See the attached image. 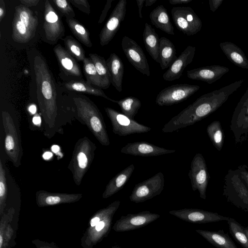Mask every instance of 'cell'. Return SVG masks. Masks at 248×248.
Wrapping results in <instances>:
<instances>
[{
  "mask_svg": "<svg viewBox=\"0 0 248 248\" xmlns=\"http://www.w3.org/2000/svg\"><path fill=\"white\" fill-rule=\"evenodd\" d=\"M6 14V7L4 0H0V22L3 19Z\"/></svg>",
  "mask_w": 248,
  "mask_h": 248,
  "instance_id": "f6af8a7d",
  "label": "cell"
},
{
  "mask_svg": "<svg viewBox=\"0 0 248 248\" xmlns=\"http://www.w3.org/2000/svg\"><path fill=\"white\" fill-rule=\"evenodd\" d=\"M106 225H110L109 224L106 225V223L105 220L101 221L100 220L98 224L95 226V230L97 232H100L102 230L105 229V227Z\"/></svg>",
  "mask_w": 248,
  "mask_h": 248,
  "instance_id": "7dc6e473",
  "label": "cell"
},
{
  "mask_svg": "<svg viewBox=\"0 0 248 248\" xmlns=\"http://www.w3.org/2000/svg\"><path fill=\"white\" fill-rule=\"evenodd\" d=\"M229 71V69L225 66L219 65H213L201 67L187 71L188 78L204 81L212 84Z\"/></svg>",
  "mask_w": 248,
  "mask_h": 248,
  "instance_id": "44dd1931",
  "label": "cell"
},
{
  "mask_svg": "<svg viewBox=\"0 0 248 248\" xmlns=\"http://www.w3.org/2000/svg\"><path fill=\"white\" fill-rule=\"evenodd\" d=\"M43 29L46 39L53 43L64 35L63 22L48 0L45 2Z\"/></svg>",
  "mask_w": 248,
  "mask_h": 248,
  "instance_id": "e0dca14e",
  "label": "cell"
},
{
  "mask_svg": "<svg viewBox=\"0 0 248 248\" xmlns=\"http://www.w3.org/2000/svg\"><path fill=\"white\" fill-rule=\"evenodd\" d=\"M83 62V67L87 82L92 85L102 88V84L95 66L90 58L86 57Z\"/></svg>",
  "mask_w": 248,
  "mask_h": 248,
  "instance_id": "8d00e7d4",
  "label": "cell"
},
{
  "mask_svg": "<svg viewBox=\"0 0 248 248\" xmlns=\"http://www.w3.org/2000/svg\"><path fill=\"white\" fill-rule=\"evenodd\" d=\"M120 107L122 113L133 119L141 106L140 101L134 96H127L119 100H112Z\"/></svg>",
  "mask_w": 248,
  "mask_h": 248,
  "instance_id": "d6a6232c",
  "label": "cell"
},
{
  "mask_svg": "<svg viewBox=\"0 0 248 248\" xmlns=\"http://www.w3.org/2000/svg\"><path fill=\"white\" fill-rule=\"evenodd\" d=\"M230 233L233 237L244 248H248V237L244 228L232 218L227 221Z\"/></svg>",
  "mask_w": 248,
  "mask_h": 248,
  "instance_id": "e575fe53",
  "label": "cell"
},
{
  "mask_svg": "<svg viewBox=\"0 0 248 248\" xmlns=\"http://www.w3.org/2000/svg\"><path fill=\"white\" fill-rule=\"evenodd\" d=\"M126 0H120L113 10L99 34L100 44L102 46L108 45L118 31L126 15Z\"/></svg>",
  "mask_w": 248,
  "mask_h": 248,
  "instance_id": "5bb4252c",
  "label": "cell"
},
{
  "mask_svg": "<svg viewBox=\"0 0 248 248\" xmlns=\"http://www.w3.org/2000/svg\"><path fill=\"white\" fill-rule=\"evenodd\" d=\"M96 149V145L87 137L79 139L75 144L68 168L77 186L81 184L93 161Z\"/></svg>",
  "mask_w": 248,
  "mask_h": 248,
  "instance_id": "5b68a950",
  "label": "cell"
},
{
  "mask_svg": "<svg viewBox=\"0 0 248 248\" xmlns=\"http://www.w3.org/2000/svg\"><path fill=\"white\" fill-rule=\"evenodd\" d=\"M2 241H3L2 237L1 235H0V248L1 247L2 244Z\"/></svg>",
  "mask_w": 248,
  "mask_h": 248,
  "instance_id": "6f0895ef",
  "label": "cell"
},
{
  "mask_svg": "<svg viewBox=\"0 0 248 248\" xmlns=\"http://www.w3.org/2000/svg\"><path fill=\"white\" fill-rule=\"evenodd\" d=\"M169 213L183 221L199 224L222 220L228 221L230 218L220 215L217 213L196 208L173 210L170 211Z\"/></svg>",
  "mask_w": 248,
  "mask_h": 248,
  "instance_id": "ac0fdd59",
  "label": "cell"
},
{
  "mask_svg": "<svg viewBox=\"0 0 248 248\" xmlns=\"http://www.w3.org/2000/svg\"><path fill=\"white\" fill-rule=\"evenodd\" d=\"M151 23L170 35H174V28L170 21L167 9L162 5L155 7L150 14Z\"/></svg>",
  "mask_w": 248,
  "mask_h": 248,
  "instance_id": "d4e9b609",
  "label": "cell"
},
{
  "mask_svg": "<svg viewBox=\"0 0 248 248\" xmlns=\"http://www.w3.org/2000/svg\"><path fill=\"white\" fill-rule=\"evenodd\" d=\"M100 218L99 217H94L93 219H92L91 221V225L92 227L95 226L100 221Z\"/></svg>",
  "mask_w": 248,
  "mask_h": 248,
  "instance_id": "f907efd6",
  "label": "cell"
},
{
  "mask_svg": "<svg viewBox=\"0 0 248 248\" xmlns=\"http://www.w3.org/2000/svg\"><path fill=\"white\" fill-rule=\"evenodd\" d=\"M66 21L71 32L79 41L87 47L92 46L90 32L81 23L75 18H66Z\"/></svg>",
  "mask_w": 248,
  "mask_h": 248,
  "instance_id": "1f68e13d",
  "label": "cell"
},
{
  "mask_svg": "<svg viewBox=\"0 0 248 248\" xmlns=\"http://www.w3.org/2000/svg\"><path fill=\"white\" fill-rule=\"evenodd\" d=\"M106 61L110 75L111 83L116 90L120 93L123 90L122 84L124 72L123 62L115 53L110 54Z\"/></svg>",
  "mask_w": 248,
  "mask_h": 248,
  "instance_id": "603a6c76",
  "label": "cell"
},
{
  "mask_svg": "<svg viewBox=\"0 0 248 248\" xmlns=\"http://www.w3.org/2000/svg\"><path fill=\"white\" fill-rule=\"evenodd\" d=\"M32 123L36 125H38L41 123V118L40 115L36 114L32 119Z\"/></svg>",
  "mask_w": 248,
  "mask_h": 248,
  "instance_id": "681fc988",
  "label": "cell"
},
{
  "mask_svg": "<svg viewBox=\"0 0 248 248\" xmlns=\"http://www.w3.org/2000/svg\"><path fill=\"white\" fill-rule=\"evenodd\" d=\"M28 110L31 114H34L36 112V107L35 105L31 104L29 106Z\"/></svg>",
  "mask_w": 248,
  "mask_h": 248,
  "instance_id": "f5cc1de1",
  "label": "cell"
},
{
  "mask_svg": "<svg viewBox=\"0 0 248 248\" xmlns=\"http://www.w3.org/2000/svg\"><path fill=\"white\" fill-rule=\"evenodd\" d=\"M223 195L228 202L248 212V186L237 168L230 169L225 176Z\"/></svg>",
  "mask_w": 248,
  "mask_h": 248,
  "instance_id": "8992f818",
  "label": "cell"
},
{
  "mask_svg": "<svg viewBox=\"0 0 248 248\" xmlns=\"http://www.w3.org/2000/svg\"><path fill=\"white\" fill-rule=\"evenodd\" d=\"M219 46L227 58L236 66L248 69V59L243 50L233 43L224 42Z\"/></svg>",
  "mask_w": 248,
  "mask_h": 248,
  "instance_id": "4316f807",
  "label": "cell"
},
{
  "mask_svg": "<svg viewBox=\"0 0 248 248\" xmlns=\"http://www.w3.org/2000/svg\"><path fill=\"white\" fill-rule=\"evenodd\" d=\"M223 2V0H209L210 9L212 12H215Z\"/></svg>",
  "mask_w": 248,
  "mask_h": 248,
  "instance_id": "7bdbcfd3",
  "label": "cell"
},
{
  "mask_svg": "<svg viewBox=\"0 0 248 248\" xmlns=\"http://www.w3.org/2000/svg\"><path fill=\"white\" fill-rule=\"evenodd\" d=\"M39 0H21L20 2L22 5H24L27 7L35 6L39 3Z\"/></svg>",
  "mask_w": 248,
  "mask_h": 248,
  "instance_id": "ee69618b",
  "label": "cell"
},
{
  "mask_svg": "<svg viewBox=\"0 0 248 248\" xmlns=\"http://www.w3.org/2000/svg\"><path fill=\"white\" fill-rule=\"evenodd\" d=\"M192 1V0H170V4L175 5L179 4H187Z\"/></svg>",
  "mask_w": 248,
  "mask_h": 248,
  "instance_id": "c3c4849f",
  "label": "cell"
},
{
  "mask_svg": "<svg viewBox=\"0 0 248 248\" xmlns=\"http://www.w3.org/2000/svg\"><path fill=\"white\" fill-rule=\"evenodd\" d=\"M184 248H186V247H184Z\"/></svg>",
  "mask_w": 248,
  "mask_h": 248,
  "instance_id": "91938a15",
  "label": "cell"
},
{
  "mask_svg": "<svg viewBox=\"0 0 248 248\" xmlns=\"http://www.w3.org/2000/svg\"><path fill=\"white\" fill-rule=\"evenodd\" d=\"M90 58L93 61L102 84L103 89H108L111 83L110 75L107 61L104 57L95 53H90Z\"/></svg>",
  "mask_w": 248,
  "mask_h": 248,
  "instance_id": "4dcf8cb0",
  "label": "cell"
},
{
  "mask_svg": "<svg viewBox=\"0 0 248 248\" xmlns=\"http://www.w3.org/2000/svg\"><path fill=\"white\" fill-rule=\"evenodd\" d=\"M244 230H245V232L248 237V226L245 228H244Z\"/></svg>",
  "mask_w": 248,
  "mask_h": 248,
  "instance_id": "9f6ffc18",
  "label": "cell"
},
{
  "mask_svg": "<svg viewBox=\"0 0 248 248\" xmlns=\"http://www.w3.org/2000/svg\"><path fill=\"white\" fill-rule=\"evenodd\" d=\"M171 14L175 26L184 34L191 36L201 31L202 21L191 7H174Z\"/></svg>",
  "mask_w": 248,
  "mask_h": 248,
  "instance_id": "8fae6325",
  "label": "cell"
},
{
  "mask_svg": "<svg viewBox=\"0 0 248 248\" xmlns=\"http://www.w3.org/2000/svg\"><path fill=\"white\" fill-rule=\"evenodd\" d=\"M243 82L244 79H240L202 95L172 117L164 125L162 131L171 133L192 125L206 118L220 108Z\"/></svg>",
  "mask_w": 248,
  "mask_h": 248,
  "instance_id": "7a4b0ae2",
  "label": "cell"
},
{
  "mask_svg": "<svg viewBox=\"0 0 248 248\" xmlns=\"http://www.w3.org/2000/svg\"><path fill=\"white\" fill-rule=\"evenodd\" d=\"M159 39L155 29L148 23H145L143 32V43L149 54L159 63L160 62L159 55Z\"/></svg>",
  "mask_w": 248,
  "mask_h": 248,
  "instance_id": "83f0119b",
  "label": "cell"
},
{
  "mask_svg": "<svg viewBox=\"0 0 248 248\" xmlns=\"http://www.w3.org/2000/svg\"><path fill=\"white\" fill-rule=\"evenodd\" d=\"M69 2L82 12L87 15L90 14V5L87 0H70Z\"/></svg>",
  "mask_w": 248,
  "mask_h": 248,
  "instance_id": "ab89813d",
  "label": "cell"
},
{
  "mask_svg": "<svg viewBox=\"0 0 248 248\" xmlns=\"http://www.w3.org/2000/svg\"><path fill=\"white\" fill-rule=\"evenodd\" d=\"M53 156V154L50 152H45L43 155V157L46 160H49Z\"/></svg>",
  "mask_w": 248,
  "mask_h": 248,
  "instance_id": "816d5d0a",
  "label": "cell"
},
{
  "mask_svg": "<svg viewBox=\"0 0 248 248\" xmlns=\"http://www.w3.org/2000/svg\"><path fill=\"white\" fill-rule=\"evenodd\" d=\"M230 128L236 144L248 140V88L234 110Z\"/></svg>",
  "mask_w": 248,
  "mask_h": 248,
  "instance_id": "ba28073f",
  "label": "cell"
},
{
  "mask_svg": "<svg viewBox=\"0 0 248 248\" xmlns=\"http://www.w3.org/2000/svg\"><path fill=\"white\" fill-rule=\"evenodd\" d=\"M33 67L38 104L43 120L44 134L51 138L57 133H62L66 124L60 115L57 102L54 80L48 65L41 55L34 58Z\"/></svg>",
  "mask_w": 248,
  "mask_h": 248,
  "instance_id": "6da1fadb",
  "label": "cell"
},
{
  "mask_svg": "<svg viewBox=\"0 0 248 248\" xmlns=\"http://www.w3.org/2000/svg\"><path fill=\"white\" fill-rule=\"evenodd\" d=\"M63 41L67 51L76 60L83 62L85 53L80 43L70 35L66 36Z\"/></svg>",
  "mask_w": 248,
  "mask_h": 248,
  "instance_id": "d590c367",
  "label": "cell"
},
{
  "mask_svg": "<svg viewBox=\"0 0 248 248\" xmlns=\"http://www.w3.org/2000/svg\"><path fill=\"white\" fill-rule=\"evenodd\" d=\"M113 248H122L118 247V246H115V247H114Z\"/></svg>",
  "mask_w": 248,
  "mask_h": 248,
  "instance_id": "680465c9",
  "label": "cell"
},
{
  "mask_svg": "<svg viewBox=\"0 0 248 248\" xmlns=\"http://www.w3.org/2000/svg\"><path fill=\"white\" fill-rule=\"evenodd\" d=\"M105 112L112 124L113 132L120 136L141 134L150 131L151 128L140 124L111 108H105Z\"/></svg>",
  "mask_w": 248,
  "mask_h": 248,
  "instance_id": "9c48e42d",
  "label": "cell"
},
{
  "mask_svg": "<svg viewBox=\"0 0 248 248\" xmlns=\"http://www.w3.org/2000/svg\"><path fill=\"white\" fill-rule=\"evenodd\" d=\"M37 18L27 7H15L12 21V37L15 42L26 43L33 38L37 28Z\"/></svg>",
  "mask_w": 248,
  "mask_h": 248,
  "instance_id": "52a82bcc",
  "label": "cell"
},
{
  "mask_svg": "<svg viewBox=\"0 0 248 248\" xmlns=\"http://www.w3.org/2000/svg\"><path fill=\"white\" fill-rule=\"evenodd\" d=\"M195 51V46H187L163 74L164 80L172 81L179 79L182 76L185 68L192 62Z\"/></svg>",
  "mask_w": 248,
  "mask_h": 248,
  "instance_id": "ffe728a7",
  "label": "cell"
},
{
  "mask_svg": "<svg viewBox=\"0 0 248 248\" xmlns=\"http://www.w3.org/2000/svg\"><path fill=\"white\" fill-rule=\"evenodd\" d=\"M114 0H108L107 3L105 5L103 10L102 11V13L100 16L98 23L99 24L102 23L106 18L107 13L109 10L110 9L111 6V3Z\"/></svg>",
  "mask_w": 248,
  "mask_h": 248,
  "instance_id": "60d3db41",
  "label": "cell"
},
{
  "mask_svg": "<svg viewBox=\"0 0 248 248\" xmlns=\"http://www.w3.org/2000/svg\"><path fill=\"white\" fill-rule=\"evenodd\" d=\"M51 150L55 153H58L60 150V147L57 145H53L51 147Z\"/></svg>",
  "mask_w": 248,
  "mask_h": 248,
  "instance_id": "11a10c76",
  "label": "cell"
},
{
  "mask_svg": "<svg viewBox=\"0 0 248 248\" xmlns=\"http://www.w3.org/2000/svg\"><path fill=\"white\" fill-rule=\"evenodd\" d=\"M207 134L216 149L220 151L222 148L224 136L221 124L219 121H214L206 128Z\"/></svg>",
  "mask_w": 248,
  "mask_h": 248,
  "instance_id": "836d02e7",
  "label": "cell"
},
{
  "mask_svg": "<svg viewBox=\"0 0 248 248\" xmlns=\"http://www.w3.org/2000/svg\"><path fill=\"white\" fill-rule=\"evenodd\" d=\"M134 170V165L131 164L114 176L106 186L103 194V198H108L122 189L130 179Z\"/></svg>",
  "mask_w": 248,
  "mask_h": 248,
  "instance_id": "cb8c5ba5",
  "label": "cell"
},
{
  "mask_svg": "<svg viewBox=\"0 0 248 248\" xmlns=\"http://www.w3.org/2000/svg\"><path fill=\"white\" fill-rule=\"evenodd\" d=\"M66 89L71 91L83 93L91 95L102 97L112 101V99L108 97L101 89L95 88L92 84L82 80H72L65 83Z\"/></svg>",
  "mask_w": 248,
  "mask_h": 248,
  "instance_id": "f546056e",
  "label": "cell"
},
{
  "mask_svg": "<svg viewBox=\"0 0 248 248\" xmlns=\"http://www.w3.org/2000/svg\"><path fill=\"white\" fill-rule=\"evenodd\" d=\"M164 185V175L159 172L149 179L137 184L129 196V200L138 203L152 199L162 192Z\"/></svg>",
  "mask_w": 248,
  "mask_h": 248,
  "instance_id": "30bf717a",
  "label": "cell"
},
{
  "mask_svg": "<svg viewBox=\"0 0 248 248\" xmlns=\"http://www.w3.org/2000/svg\"><path fill=\"white\" fill-rule=\"evenodd\" d=\"M53 50L60 66L65 75L82 78V73L76 60L66 49L58 44Z\"/></svg>",
  "mask_w": 248,
  "mask_h": 248,
  "instance_id": "7402d4cb",
  "label": "cell"
},
{
  "mask_svg": "<svg viewBox=\"0 0 248 248\" xmlns=\"http://www.w3.org/2000/svg\"><path fill=\"white\" fill-rule=\"evenodd\" d=\"M136 2L139 8V17L140 18H142L143 17L142 15V9L143 8V4L145 2V0H137Z\"/></svg>",
  "mask_w": 248,
  "mask_h": 248,
  "instance_id": "bcb514c9",
  "label": "cell"
},
{
  "mask_svg": "<svg viewBox=\"0 0 248 248\" xmlns=\"http://www.w3.org/2000/svg\"><path fill=\"white\" fill-rule=\"evenodd\" d=\"M175 150L167 149L146 141L128 143L121 149L123 154L140 156H155L173 153Z\"/></svg>",
  "mask_w": 248,
  "mask_h": 248,
  "instance_id": "d6986e66",
  "label": "cell"
},
{
  "mask_svg": "<svg viewBox=\"0 0 248 248\" xmlns=\"http://www.w3.org/2000/svg\"><path fill=\"white\" fill-rule=\"evenodd\" d=\"M197 85L177 84L167 87L157 95L155 102L159 106H168L187 99L200 89Z\"/></svg>",
  "mask_w": 248,
  "mask_h": 248,
  "instance_id": "7c38bea8",
  "label": "cell"
},
{
  "mask_svg": "<svg viewBox=\"0 0 248 248\" xmlns=\"http://www.w3.org/2000/svg\"><path fill=\"white\" fill-rule=\"evenodd\" d=\"M1 118L4 133V151L13 165L18 168L23 156L18 120L9 111L1 110Z\"/></svg>",
  "mask_w": 248,
  "mask_h": 248,
  "instance_id": "277c9868",
  "label": "cell"
},
{
  "mask_svg": "<svg viewBox=\"0 0 248 248\" xmlns=\"http://www.w3.org/2000/svg\"><path fill=\"white\" fill-rule=\"evenodd\" d=\"M196 232L217 248H237L228 234L223 230L217 232L198 229Z\"/></svg>",
  "mask_w": 248,
  "mask_h": 248,
  "instance_id": "484cf974",
  "label": "cell"
},
{
  "mask_svg": "<svg viewBox=\"0 0 248 248\" xmlns=\"http://www.w3.org/2000/svg\"><path fill=\"white\" fill-rule=\"evenodd\" d=\"M157 1V0H145V5L146 7L150 6Z\"/></svg>",
  "mask_w": 248,
  "mask_h": 248,
  "instance_id": "db71d44e",
  "label": "cell"
},
{
  "mask_svg": "<svg viewBox=\"0 0 248 248\" xmlns=\"http://www.w3.org/2000/svg\"><path fill=\"white\" fill-rule=\"evenodd\" d=\"M61 13L68 18H74L75 13L69 2L66 0H52Z\"/></svg>",
  "mask_w": 248,
  "mask_h": 248,
  "instance_id": "f35d334b",
  "label": "cell"
},
{
  "mask_svg": "<svg viewBox=\"0 0 248 248\" xmlns=\"http://www.w3.org/2000/svg\"><path fill=\"white\" fill-rule=\"evenodd\" d=\"M121 46L129 62L141 74L149 77L150 71L146 57L138 43L128 36H124Z\"/></svg>",
  "mask_w": 248,
  "mask_h": 248,
  "instance_id": "9a60e30c",
  "label": "cell"
},
{
  "mask_svg": "<svg viewBox=\"0 0 248 248\" xmlns=\"http://www.w3.org/2000/svg\"><path fill=\"white\" fill-rule=\"evenodd\" d=\"M237 169L248 186V166L243 164L238 166Z\"/></svg>",
  "mask_w": 248,
  "mask_h": 248,
  "instance_id": "b9f144b4",
  "label": "cell"
},
{
  "mask_svg": "<svg viewBox=\"0 0 248 248\" xmlns=\"http://www.w3.org/2000/svg\"><path fill=\"white\" fill-rule=\"evenodd\" d=\"M159 55L162 70L169 68L177 58L174 45L166 37L159 39Z\"/></svg>",
  "mask_w": 248,
  "mask_h": 248,
  "instance_id": "f1b7e54d",
  "label": "cell"
},
{
  "mask_svg": "<svg viewBox=\"0 0 248 248\" xmlns=\"http://www.w3.org/2000/svg\"><path fill=\"white\" fill-rule=\"evenodd\" d=\"M75 106V118L86 125L98 141L104 146L110 144L103 116L96 105L84 95L73 98Z\"/></svg>",
  "mask_w": 248,
  "mask_h": 248,
  "instance_id": "3957f363",
  "label": "cell"
},
{
  "mask_svg": "<svg viewBox=\"0 0 248 248\" xmlns=\"http://www.w3.org/2000/svg\"><path fill=\"white\" fill-rule=\"evenodd\" d=\"M188 175L192 190H198L200 198L205 200L210 175L205 159L201 154L197 153L193 157Z\"/></svg>",
  "mask_w": 248,
  "mask_h": 248,
  "instance_id": "4fadbf2b",
  "label": "cell"
},
{
  "mask_svg": "<svg viewBox=\"0 0 248 248\" xmlns=\"http://www.w3.org/2000/svg\"><path fill=\"white\" fill-rule=\"evenodd\" d=\"M160 216L149 211L122 216L115 223L113 229L117 232H124L140 229L154 222Z\"/></svg>",
  "mask_w": 248,
  "mask_h": 248,
  "instance_id": "2e32d148",
  "label": "cell"
},
{
  "mask_svg": "<svg viewBox=\"0 0 248 248\" xmlns=\"http://www.w3.org/2000/svg\"><path fill=\"white\" fill-rule=\"evenodd\" d=\"M39 198L44 199V202L47 205H54L62 202L63 199H72L77 196L51 193L44 191L38 192Z\"/></svg>",
  "mask_w": 248,
  "mask_h": 248,
  "instance_id": "74e56055",
  "label": "cell"
}]
</instances>
